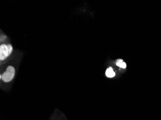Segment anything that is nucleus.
Masks as SVG:
<instances>
[{
    "label": "nucleus",
    "instance_id": "7ed1b4c3",
    "mask_svg": "<svg viewBox=\"0 0 161 120\" xmlns=\"http://www.w3.org/2000/svg\"><path fill=\"white\" fill-rule=\"evenodd\" d=\"M106 76L109 78H112L115 76V73L114 72L112 67H109L108 69H107L106 71Z\"/></svg>",
    "mask_w": 161,
    "mask_h": 120
},
{
    "label": "nucleus",
    "instance_id": "f03ea898",
    "mask_svg": "<svg viewBox=\"0 0 161 120\" xmlns=\"http://www.w3.org/2000/svg\"><path fill=\"white\" fill-rule=\"evenodd\" d=\"M15 73L14 68L12 66H9L6 71L2 75V79L5 82H9L13 78Z\"/></svg>",
    "mask_w": 161,
    "mask_h": 120
},
{
    "label": "nucleus",
    "instance_id": "f257e3e1",
    "mask_svg": "<svg viewBox=\"0 0 161 120\" xmlns=\"http://www.w3.org/2000/svg\"><path fill=\"white\" fill-rule=\"evenodd\" d=\"M12 46L10 44H2L0 46V59L3 60L10 55L12 51Z\"/></svg>",
    "mask_w": 161,
    "mask_h": 120
},
{
    "label": "nucleus",
    "instance_id": "20e7f679",
    "mask_svg": "<svg viewBox=\"0 0 161 120\" xmlns=\"http://www.w3.org/2000/svg\"><path fill=\"white\" fill-rule=\"evenodd\" d=\"M116 65L120 67L121 68H125L126 67V65L125 62H123L122 60H118L116 63Z\"/></svg>",
    "mask_w": 161,
    "mask_h": 120
}]
</instances>
